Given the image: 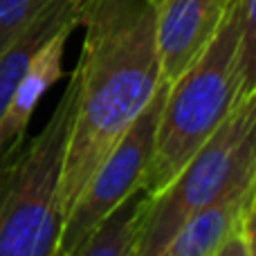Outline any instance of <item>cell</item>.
Returning a JSON list of instances; mask_svg holds the SVG:
<instances>
[{
    "mask_svg": "<svg viewBox=\"0 0 256 256\" xmlns=\"http://www.w3.org/2000/svg\"><path fill=\"white\" fill-rule=\"evenodd\" d=\"M238 2L225 16L202 52L166 86L155 126L153 153L140 189L155 196L189 158L220 128L243 99L238 74ZM254 97V94H250Z\"/></svg>",
    "mask_w": 256,
    "mask_h": 256,
    "instance_id": "cell-2",
    "label": "cell"
},
{
    "mask_svg": "<svg viewBox=\"0 0 256 256\" xmlns=\"http://www.w3.org/2000/svg\"><path fill=\"white\" fill-rule=\"evenodd\" d=\"M146 198L148 196L142 189L128 196L68 256H135L137 230Z\"/></svg>",
    "mask_w": 256,
    "mask_h": 256,
    "instance_id": "cell-10",
    "label": "cell"
},
{
    "mask_svg": "<svg viewBox=\"0 0 256 256\" xmlns=\"http://www.w3.org/2000/svg\"><path fill=\"white\" fill-rule=\"evenodd\" d=\"M166 81L160 86L146 110L137 117L135 124L128 128L126 135L117 142V146L104 158L92 178L86 182L84 191L63 218L61 238L54 256H68L74 248H79L81 240L108 214H112L128 196L140 189L146 164L153 153L155 126L166 97Z\"/></svg>",
    "mask_w": 256,
    "mask_h": 256,
    "instance_id": "cell-5",
    "label": "cell"
},
{
    "mask_svg": "<svg viewBox=\"0 0 256 256\" xmlns=\"http://www.w3.org/2000/svg\"><path fill=\"white\" fill-rule=\"evenodd\" d=\"M79 27V0H50L36 18L0 52V115L34 54L63 27Z\"/></svg>",
    "mask_w": 256,
    "mask_h": 256,
    "instance_id": "cell-9",
    "label": "cell"
},
{
    "mask_svg": "<svg viewBox=\"0 0 256 256\" xmlns=\"http://www.w3.org/2000/svg\"><path fill=\"white\" fill-rule=\"evenodd\" d=\"M76 84L66 90L38 135L0 158V256H54L61 238V171Z\"/></svg>",
    "mask_w": 256,
    "mask_h": 256,
    "instance_id": "cell-3",
    "label": "cell"
},
{
    "mask_svg": "<svg viewBox=\"0 0 256 256\" xmlns=\"http://www.w3.org/2000/svg\"><path fill=\"white\" fill-rule=\"evenodd\" d=\"M84 45L61 171L63 218L164 84L153 0H79Z\"/></svg>",
    "mask_w": 256,
    "mask_h": 256,
    "instance_id": "cell-1",
    "label": "cell"
},
{
    "mask_svg": "<svg viewBox=\"0 0 256 256\" xmlns=\"http://www.w3.org/2000/svg\"><path fill=\"white\" fill-rule=\"evenodd\" d=\"M238 0H153L164 81H173L212 40Z\"/></svg>",
    "mask_w": 256,
    "mask_h": 256,
    "instance_id": "cell-6",
    "label": "cell"
},
{
    "mask_svg": "<svg viewBox=\"0 0 256 256\" xmlns=\"http://www.w3.org/2000/svg\"><path fill=\"white\" fill-rule=\"evenodd\" d=\"M72 32H74L72 25L63 27L52 38L45 40L43 48L34 54L22 79L14 88L0 115V158L25 140L27 126H30L40 97L52 88L54 81H58L63 72V52H66V43Z\"/></svg>",
    "mask_w": 256,
    "mask_h": 256,
    "instance_id": "cell-8",
    "label": "cell"
},
{
    "mask_svg": "<svg viewBox=\"0 0 256 256\" xmlns=\"http://www.w3.org/2000/svg\"><path fill=\"white\" fill-rule=\"evenodd\" d=\"M252 173H256V94L236 104L189 162L158 194L146 198L135 256H158L194 214Z\"/></svg>",
    "mask_w": 256,
    "mask_h": 256,
    "instance_id": "cell-4",
    "label": "cell"
},
{
    "mask_svg": "<svg viewBox=\"0 0 256 256\" xmlns=\"http://www.w3.org/2000/svg\"><path fill=\"white\" fill-rule=\"evenodd\" d=\"M212 256H254V209L243 214L238 225L230 232L225 240Z\"/></svg>",
    "mask_w": 256,
    "mask_h": 256,
    "instance_id": "cell-12",
    "label": "cell"
},
{
    "mask_svg": "<svg viewBox=\"0 0 256 256\" xmlns=\"http://www.w3.org/2000/svg\"><path fill=\"white\" fill-rule=\"evenodd\" d=\"M256 207V173L240 178L218 200L200 209L168 238L158 256H212L238 225L245 212Z\"/></svg>",
    "mask_w": 256,
    "mask_h": 256,
    "instance_id": "cell-7",
    "label": "cell"
},
{
    "mask_svg": "<svg viewBox=\"0 0 256 256\" xmlns=\"http://www.w3.org/2000/svg\"><path fill=\"white\" fill-rule=\"evenodd\" d=\"M50 0H0V52L30 25Z\"/></svg>",
    "mask_w": 256,
    "mask_h": 256,
    "instance_id": "cell-11",
    "label": "cell"
}]
</instances>
